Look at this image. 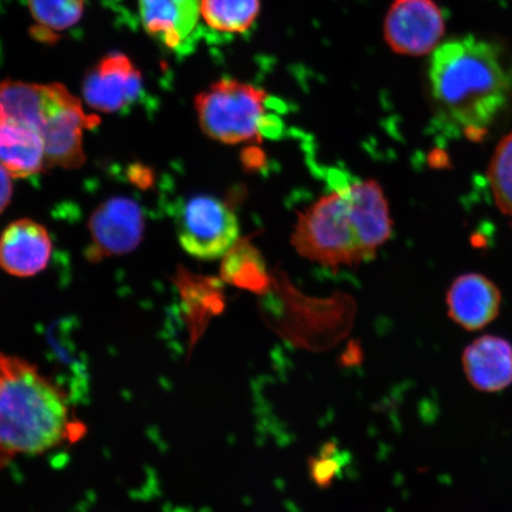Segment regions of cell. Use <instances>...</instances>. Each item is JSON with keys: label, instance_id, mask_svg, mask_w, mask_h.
I'll return each instance as SVG.
<instances>
[{"label": "cell", "instance_id": "4", "mask_svg": "<svg viewBox=\"0 0 512 512\" xmlns=\"http://www.w3.org/2000/svg\"><path fill=\"white\" fill-rule=\"evenodd\" d=\"M268 94L234 79H221L196 96L201 130L228 145L260 142L266 132Z\"/></svg>", "mask_w": 512, "mask_h": 512}, {"label": "cell", "instance_id": "8", "mask_svg": "<svg viewBox=\"0 0 512 512\" xmlns=\"http://www.w3.org/2000/svg\"><path fill=\"white\" fill-rule=\"evenodd\" d=\"M92 245L87 258L100 261L131 253L143 240L145 219L142 208L130 197L118 196L102 202L88 222Z\"/></svg>", "mask_w": 512, "mask_h": 512}, {"label": "cell", "instance_id": "18", "mask_svg": "<svg viewBox=\"0 0 512 512\" xmlns=\"http://www.w3.org/2000/svg\"><path fill=\"white\" fill-rule=\"evenodd\" d=\"M28 4L38 29L44 32L43 38L74 27L85 11V0H28Z\"/></svg>", "mask_w": 512, "mask_h": 512}, {"label": "cell", "instance_id": "17", "mask_svg": "<svg viewBox=\"0 0 512 512\" xmlns=\"http://www.w3.org/2000/svg\"><path fill=\"white\" fill-rule=\"evenodd\" d=\"M260 0H201V14L211 29L241 34L252 27Z\"/></svg>", "mask_w": 512, "mask_h": 512}, {"label": "cell", "instance_id": "1", "mask_svg": "<svg viewBox=\"0 0 512 512\" xmlns=\"http://www.w3.org/2000/svg\"><path fill=\"white\" fill-rule=\"evenodd\" d=\"M428 82L440 118L482 142L512 99V61L499 44L456 38L433 51Z\"/></svg>", "mask_w": 512, "mask_h": 512}, {"label": "cell", "instance_id": "5", "mask_svg": "<svg viewBox=\"0 0 512 512\" xmlns=\"http://www.w3.org/2000/svg\"><path fill=\"white\" fill-rule=\"evenodd\" d=\"M175 226L184 251L201 260L223 258L239 241V220L233 209L210 195H196L178 203Z\"/></svg>", "mask_w": 512, "mask_h": 512}, {"label": "cell", "instance_id": "15", "mask_svg": "<svg viewBox=\"0 0 512 512\" xmlns=\"http://www.w3.org/2000/svg\"><path fill=\"white\" fill-rule=\"evenodd\" d=\"M0 166L14 178H28L47 169L46 147L34 127L0 111Z\"/></svg>", "mask_w": 512, "mask_h": 512}, {"label": "cell", "instance_id": "11", "mask_svg": "<svg viewBox=\"0 0 512 512\" xmlns=\"http://www.w3.org/2000/svg\"><path fill=\"white\" fill-rule=\"evenodd\" d=\"M53 243L46 227L30 219L9 224L0 235V267L19 278L32 277L48 266Z\"/></svg>", "mask_w": 512, "mask_h": 512}, {"label": "cell", "instance_id": "21", "mask_svg": "<svg viewBox=\"0 0 512 512\" xmlns=\"http://www.w3.org/2000/svg\"><path fill=\"white\" fill-rule=\"evenodd\" d=\"M12 176L0 166V214L8 208L12 197Z\"/></svg>", "mask_w": 512, "mask_h": 512}, {"label": "cell", "instance_id": "12", "mask_svg": "<svg viewBox=\"0 0 512 512\" xmlns=\"http://www.w3.org/2000/svg\"><path fill=\"white\" fill-rule=\"evenodd\" d=\"M448 316L467 331L483 330L501 311L498 287L482 274L460 275L446 297Z\"/></svg>", "mask_w": 512, "mask_h": 512}, {"label": "cell", "instance_id": "6", "mask_svg": "<svg viewBox=\"0 0 512 512\" xmlns=\"http://www.w3.org/2000/svg\"><path fill=\"white\" fill-rule=\"evenodd\" d=\"M83 111L81 101L60 83H49V96L40 134L46 147L47 168L73 170L86 162L83 132L98 124Z\"/></svg>", "mask_w": 512, "mask_h": 512}, {"label": "cell", "instance_id": "7", "mask_svg": "<svg viewBox=\"0 0 512 512\" xmlns=\"http://www.w3.org/2000/svg\"><path fill=\"white\" fill-rule=\"evenodd\" d=\"M444 34L445 18L433 0H395L384 22L388 46L401 55L433 53Z\"/></svg>", "mask_w": 512, "mask_h": 512}, {"label": "cell", "instance_id": "10", "mask_svg": "<svg viewBox=\"0 0 512 512\" xmlns=\"http://www.w3.org/2000/svg\"><path fill=\"white\" fill-rule=\"evenodd\" d=\"M352 223L367 262L392 235L393 223L380 184L367 179L345 184Z\"/></svg>", "mask_w": 512, "mask_h": 512}, {"label": "cell", "instance_id": "2", "mask_svg": "<svg viewBox=\"0 0 512 512\" xmlns=\"http://www.w3.org/2000/svg\"><path fill=\"white\" fill-rule=\"evenodd\" d=\"M83 432L63 389L31 363L0 352V471L19 456L46 453Z\"/></svg>", "mask_w": 512, "mask_h": 512}, {"label": "cell", "instance_id": "20", "mask_svg": "<svg viewBox=\"0 0 512 512\" xmlns=\"http://www.w3.org/2000/svg\"><path fill=\"white\" fill-rule=\"evenodd\" d=\"M336 453V447L332 444L324 446L319 458L311 462V475L315 483L326 488L332 483L339 471V463L332 457Z\"/></svg>", "mask_w": 512, "mask_h": 512}, {"label": "cell", "instance_id": "3", "mask_svg": "<svg viewBox=\"0 0 512 512\" xmlns=\"http://www.w3.org/2000/svg\"><path fill=\"white\" fill-rule=\"evenodd\" d=\"M292 243L304 258L325 267L367 262L351 220L345 184L299 214Z\"/></svg>", "mask_w": 512, "mask_h": 512}, {"label": "cell", "instance_id": "16", "mask_svg": "<svg viewBox=\"0 0 512 512\" xmlns=\"http://www.w3.org/2000/svg\"><path fill=\"white\" fill-rule=\"evenodd\" d=\"M221 275L228 284L262 293L267 290L268 275L264 258L258 249L239 240L223 256Z\"/></svg>", "mask_w": 512, "mask_h": 512}, {"label": "cell", "instance_id": "19", "mask_svg": "<svg viewBox=\"0 0 512 512\" xmlns=\"http://www.w3.org/2000/svg\"><path fill=\"white\" fill-rule=\"evenodd\" d=\"M488 176L497 207L512 216V132L496 147Z\"/></svg>", "mask_w": 512, "mask_h": 512}, {"label": "cell", "instance_id": "14", "mask_svg": "<svg viewBox=\"0 0 512 512\" xmlns=\"http://www.w3.org/2000/svg\"><path fill=\"white\" fill-rule=\"evenodd\" d=\"M139 12L147 34L181 50L198 27L201 0H139Z\"/></svg>", "mask_w": 512, "mask_h": 512}, {"label": "cell", "instance_id": "9", "mask_svg": "<svg viewBox=\"0 0 512 512\" xmlns=\"http://www.w3.org/2000/svg\"><path fill=\"white\" fill-rule=\"evenodd\" d=\"M143 91V75L130 57L108 54L88 70L82 83L86 104L102 113H115L133 104Z\"/></svg>", "mask_w": 512, "mask_h": 512}, {"label": "cell", "instance_id": "13", "mask_svg": "<svg viewBox=\"0 0 512 512\" xmlns=\"http://www.w3.org/2000/svg\"><path fill=\"white\" fill-rule=\"evenodd\" d=\"M462 363L467 381L480 392H502L512 384V344L507 339H475L465 348Z\"/></svg>", "mask_w": 512, "mask_h": 512}]
</instances>
